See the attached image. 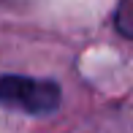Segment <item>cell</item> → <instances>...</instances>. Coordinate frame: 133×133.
Segmentation results:
<instances>
[{
    "mask_svg": "<svg viewBox=\"0 0 133 133\" xmlns=\"http://www.w3.org/2000/svg\"><path fill=\"white\" fill-rule=\"evenodd\" d=\"M0 106L27 114H52L60 106V87L46 79L0 76Z\"/></svg>",
    "mask_w": 133,
    "mask_h": 133,
    "instance_id": "1",
    "label": "cell"
},
{
    "mask_svg": "<svg viewBox=\"0 0 133 133\" xmlns=\"http://www.w3.org/2000/svg\"><path fill=\"white\" fill-rule=\"evenodd\" d=\"M114 27L133 41V0H119L117 14H114Z\"/></svg>",
    "mask_w": 133,
    "mask_h": 133,
    "instance_id": "2",
    "label": "cell"
}]
</instances>
